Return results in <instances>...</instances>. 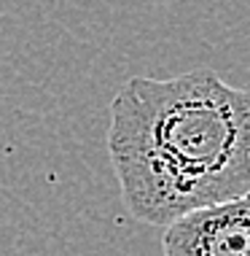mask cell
<instances>
[{
	"label": "cell",
	"instance_id": "2",
	"mask_svg": "<svg viewBox=\"0 0 250 256\" xmlns=\"http://www.w3.org/2000/svg\"><path fill=\"white\" fill-rule=\"evenodd\" d=\"M164 256H250V192L172 218Z\"/></svg>",
	"mask_w": 250,
	"mask_h": 256
},
{
	"label": "cell",
	"instance_id": "1",
	"mask_svg": "<svg viewBox=\"0 0 250 256\" xmlns=\"http://www.w3.org/2000/svg\"><path fill=\"white\" fill-rule=\"evenodd\" d=\"M108 154L124 205L167 226L202 205L250 192V89L210 68L135 76L110 102Z\"/></svg>",
	"mask_w": 250,
	"mask_h": 256
}]
</instances>
